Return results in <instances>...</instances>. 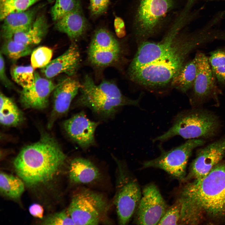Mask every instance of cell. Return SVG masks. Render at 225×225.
I'll return each instance as SVG.
<instances>
[{
	"mask_svg": "<svg viewBox=\"0 0 225 225\" xmlns=\"http://www.w3.org/2000/svg\"><path fill=\"white\" fill-rule=\"evenodd\" d=\"M71 77L59 81L53 91V114L61 115L67 113L71 103L77 95L81 84Z\"/></svg>",
	"mask_w": 225,
	"mask_h": 225,
	"instance_id": "obj_17",
	"label": "cell"
},
{
	"mask_svg": "<svg viewBox=\"0 0 225 225\" xmlns=\"http://www.w3.org/2000/svg\"><path fill=\"white\" fill-rule=\"evenodd\" d=\"M43 225H75L67 211L64 210L51 215L42 222Z\"/></svg>",
	"mask_w": 225,
	"mask_h": 225,
	"instance_id": "obj_35",
	"label": "cell"
},
{
	"mask_svg": "<svg viewBox=\"0 0 225 225\" xmlns=\"http://www.w3.org/2000/svg\"><path fill=\"white\" fill-rule=\"evenodd\" d=\"M48 25L45 16H37L32 24L25 30L15 34V41L31 46L39 43L47 32Z\"/></svg>",
	"mask_w": 225,
	"mask_h": 225,
	"instance_id": "obj_22",
	"label": "cell"
},
{
	"mask_svg": "<svg viewBox=\"0 0 225 225\" xmlns=\"http://www.w3.org/2000/svg\"><path fill=\"white\" fill-rule=\"evenodd\" d=\"M178 199L181 204V219L186 222L195 224L204 214L225 218V161L204 177L186 185Z\"/></svg>",
	"mask_w": 225,
	"mask_h": 225,
	"instance_id": "obj_1",
	"label": "cell"
},
{
	"mask_svg": "<svg viewBox=\"0 0 225 225\" xmlns=\"http://www.w3.org/2000/svg\"><path fill=\"white\" fill-rule=\"evenodd\" d=\"M211 41L204 31L179 34L170 49L158 59L128 72L132 81L146 87L155 88L171 82L193 50Z\"/></svg>",
	"mask_w": 225,
	"mask_h": 225,
	"instance_id": "obj_2",
	"label": "cell"
},
{
	"mask_svg": "<svg viewBox=\"0 0 225 225\" xmlns=\"http://www.w3.org/2000/svg\"><path fill=\"white\" fill-rule=\"evenodd\" d=\"M41 0H0V19L8 15L25 11Z\"/></svg>",
	"mask_w": 225,
	"mask_h": 225,
	"instance_id": "obj_30",
	"label": "cell"
},
{
	"mask_svg": "<svg viewBox=\"0 0 225 225\" xmlns=\"http://www.w3.org/2000/svg\"><path fill=\"white\" fill-rule=\"evenodd\" d=\"M195 58L197 64V73L190 98L194 106L202 104L216 95L217 87L214 76L208 58L199 52Z\"/></svg>",
	"mask_w": 225,
	"mask_h": 225,
	"instance_id": "obj_11",
	"label": "cell"
},
{
	"mask_svg": "<svg viewBox=\"0 0 225 225\" xmlns=\"http://www.w3.org/2000/svg\"><path fill=\"white\" fill-rule=\"evenodd\" d=\"M23 180L11 174L1 172L0 174V191L4 196L12 199H17L24 191Z\"/></svg>",
	"mask_w": 225,
	"mask_h": 225,
	"instance_id": "obj_25",
	"label": "cell"
},
{
	"mask_svg": "<svg viewBox=\"0 0 225 225\" xmlns=\"http://www.w3.org/2000/svg\"><path fill=\"white\" fill-rule=\"evenodd\" d=\"M140 100H132L125 97L121 98L80 96L77 102L78 106L89 108L96 114L102 117L112 116L120 108L126 105L138 106Z\"/></svg>",
	"mask_w": 225,
	"mask_h": 225,
	"instance_id": "obj_16",
	"label": "cell"
},
{
	"mask_svg": "<svg viewBox=\"0 0 225 225\" xmlns=\"http://www.w3.org/2000/svg\"><path fill=\"white\" fill-rule=\"evenodd\" d=\"M89 48L100 49H121L117 40L108 31L102 28L95 32Z\"/></svg>",
	"mask_w": 225,
	"mask_h": 225,
	"instance_id": "obj_27",
	"label": "cell"
},
{
	"mask_svg": "<svg viewBox=\"0 0 225 225\" xmlns=\"http://www.w3.org/2000/svg\"><path fill=\"white\" fill-rule=\"evenodd\" d=\"M121 49L102 50L89 48L88 57L90 62L97 66L111 65L119 59Z\"/></svg>",
	"mask_w": 225,
	"mask_h": 225,
	"instance_id": "obj_26",
	"label": "cell"
},
{
	"mask_svg": "<svg viewBox=\"0 0 225 225\" xmlns=\"http://www.w3.org/2000/svg\"><path fill=\"white\" fill-rule=\"evenodd\" d=\"M217 116L210 111L193 108L179 113L167 132L153 139L164 142L176 136L186 139L208 138L217 134L220 126Z\"/></svg>",
	"mask_w": 225,
	"mask_h": 225,
	"instance_id": "obj_4",
	"label": "cell"
},
{
	"mask_svg": "<svg viewBox=\"0 0 225 225\" xmlns=\"http://www.w3.org/2000/svg\"><path fill=\"white\" fill-rule=\"evenodd\" d=\"M181 205L178 199L168 208L158 225H178L180 220Z\"/></svg>",
	"mask_w": 225,
	"mask_h": 225,
	"instance_id": "obj_34",
	"label": "cell"
},
{
	"mask_svg": "<svg viewBox=\"0 0 225 225\" xmlns=\"http://www.w3.org/2000/svg\"><path fill=\"white\" fill-rule=\"evenodd\" d=\"M99 123L88 119L82 112L64 121L63 127L69 137L82 148L95 143L94 134Z\"/></svg>",
	"mask_w": 225,
	"mask_h": 225,
	"instance_id": "obj_13",
	"label": "cell"
},
{
	"mask_svg": "<svg viewBox=\"0 0 225 225\" xmlns=\"http://www.w3.org/2000/svg\"><path fill=\"white\" fill-rule=\"evenodd\" d=\"M52 50L46 46H40L31 53V65L34 68H42L51 61L52 56Z\"/></svg>",
	"mask_w": 225,
	"mask_h": 225,
	"instance_id": "obj_33",
	"label": "cell"
},
{
	"mask_svg": "<svg viewBox=\"0 0 225 225\" xmlns=\"http://www.w3.org/2000/svg\"><path fill=\"white\" fill-rule=\"evenodd\" d=\"M80 61L78 48L77 45L73 43L63 54L51 60L47 65L42 68L41 71L49 79L61 73L72 76L76 72Z\"/></svg>",
	"mask_w": 225,
	"mask_h": 225,
	"instance_id": "obj_15",
	"label": "cell"
},
{
	"mask_svg": "<svg viewBox=\"0 0 225 225\" xmlns=\"http://www.w3.org/2000/svg\"><path fill=\"white\" fill-rule=\"evenodd\" d=\"M80 7L78 0H55L51 13L55 22L72 11Z\"/></svg>",
	"mask_w": 225,
	"mask_h": 225,
	"instance_id": "obj_32",
	"label": "cell"
},
{
	"mask_svg": "<svg viewBox=\"0 0 225 225\" xmlns=\"http://www.w3.org/2000/svg\"><path fill=\"white\" fill-rule=\"evenodd\" d=\"M34 68L31 65L15 66L11 69V74L12 79L22 89L31 87L35 78Z\"/></svg>",
	"mask_w": 225,
	"mask_h": 225,
	"instance_id": "obj_29",
	"label": "cell"
},
{
	"mask_svg": "<svg viewBox=\"0 0 225 225\" xmlns=\"http://www.w3.org/2000/svg\"><path fill=\"white\" fill-rule=\"evenodd\" d=\"M69 176L71 182L75 184H86L94 182L100 178L99 170L90 161L77 158L70 162Z\"/></svg>",
	"mask_w": 225,
	"mask_h": 225,
	"instance_id": "obj_19",
	"label": "cell"
},
{
	"mask_svg": "<svg viewBox=\"0 0 225 225\" xmlns=\"http://www.w3.org/2000/svg\"><path fill=\"white\" fill-rule=\"evenodd\" d=\"M118 166L113 202L119 224L125 225L135 213L142 192L137 181L127 175L118 163Z\"/></svg>",
	"mask_w": 225,
	"mask_h": 225,
	"instance_id": "obj_8",
	"label": "cell"
},
{
	"mask_svg": "<svg viewBox=\"0 0 225 225\" xmlns=\"http://www.w3.org/2000/svg\"><path fill=\"white\" fill-rule=\"evenodd\" d=\"M56 86L49 79L42 77L35 72L33 85L29 88L22 89L21 91V102L26 108L43 109L47 106L49 96Z\"/></svg>",
	"mask_w": 225,
	"mask_h": 225,
	"instance_id": "obj_14",
	"label": "cell"
},
{
	"mask_svg": "<svg viewBox=\"0 0 225 225\" xmlns=\"http://www.w3.org/2000/svg\"><path fill=\"white\" fill-rule=\"evenodd\" d=\"M197 64L195 57L185 63L171 82V86L182 92L192 88L196 78Z\"/></svg>",
	"mask_w": 225,
	"mask_h": 225,
	"instance_id": "obj_23",
	"label": "cell"
},
{
	"mask_svg": "<svg viewBox=\"0 0 225 225\" xmlns=\"http://www.w3.org/2000/svg\"><path fill=\"white\" fill-rule=\"evenodd\" d=\"M0 122L2 125L8 126H16L23 120L21 111L10 98L2 92L0 94Z\"/></svg>",
	"mask_w": 225,
	"mask_h": 225,
	"instance_id": "obj_24",
	"label": "cell"
},
{
	"mask_svg": "<svg viewBox=\"0 0 225 225\" xmlns=\"http://www.w3.org/2000/svg\"><path fill=\"white\" fill-rule=\"evenodd\" d=\"M56 22V29L72 40L76 39L82 36L87 26L81 8L68 13Z\"/></svg>",
	"mask_w": 225,
	"mask_h": 225,
	"instance_id": "obj_20",
	"label": "cell"
},
{
	"mask_svg": "<svg viewBox=\"0 0 225 225\" xmlns=\"http://www.w3.org/2000/svg\"><path fill=\"white\" fill-rule=\"evenodd\" d=\"M0 79L3 84L6 88H10L12 84L7 77L6 72V68L3 54L0 52Z\"/></svg>",
	"mask_w": 225,
	"mask_h": 225,
	"instance_id": "obj_37",
	"label": "cell"
},
{
	"mask_svg": "<svg viewBox=\"0 0 225 225\" xmlns=\"http://www.w3.org/2000/svg\"><path fill=\"white\" fill-rule=\"evenodd\" d=\"M225 156V137L212 142L197 151L189 174L184 179H202L206 176Z\"/></svg>",
	"mask_w": 225,
	"mask_h": 225,
	"instance_id": "obj_12",
	"label": "cell"
},
{
	"mask_svg": "<svg viewBox=\"0 0 225 225\" xmlns=\"http://www.w3.org/2000/svg\"><path fill=\"white\" fill-rule=\"evenodd\" d=\"M208 59L216 79L225 86V51L218 49L212 52Z\"/></svg>",
	"mask_w": 225,
	"mask_h": 225,
	"instance_id": "obj_31",
	"label": "cell"
},
{
	"mask_svg": "<svg viewBox=\"0 0 225 225\" xmlns=\"http://www.w3.org/2000/svg\"><path fill=\"white\" fill-rule=\"evenodd\" d=\"M168 208L156 185L148 184L142 190L134 222L138 225L158 224Z\"/></svg>",
	"mask_w": 225,
	"mask_h": 225,
	"instance_id": "obj_10",
	"label": "cell"
},
{
	"mask_svg": "<svg viewBox=\"0 0 225 225\" xmlns=\"http://www.w3.org/2000/svg\"><path fill=\"white\" fill-rule=\"evenodd\" d=\"M205 142L202 138L190 139L170 150H162L158 157L144 162L142 168L161 169L178 180H184L188 162L192 151Z\"/></svg>",
	"mask_w": 225,
	"mask_h": 225,
	"instance_id": "obj_7",
	"label": "cell"
},
{
	"mask_svg": "<svg viewBox=\"0 0 225 225\" xmlns=\"http://www.w3.org/2000/svg\"></svg>",
	"mask_w": 225,
	"mask_h": 225,
	"instance_id": "obj_40",
	"label": "cell"
},
{
	"mask_svg": "<svg viewBox=\"0 0 225 225\" xmlns=\"http://www.w3.org/2000/svg\"><path fill=\"white\" fill-rule=\"evenodd\" d=\"M79 91L80 95L82 96L112 98L125 97L114 84L104 81L97 85L92 79L88 75L85 77Z\"/></svg>",
	"mask_w": 225,
	"mask_h": 225,
	"instance_id": "obj_21",
	"label": "cell"
},
{
	"mask_svg": "<svg viewBox=\"0 0 225 225\" xmlns=\"http://www.w3.org/2000/svg\"><path fill=\"white\" fill-rule=\"evenodd\" d=\"M66 157L56 141L44 135L38 142L23 148L15 159V170L24 183L35 186L52 180Z\"/></svg>",
	"mask_w": 225,
	"mask_h": 225,
	"instance_id": "obj_3",
	"label": "cell"
},
{
	"mask_svg": "<svg viewBox=\"0 0 225 225\" xmlns=\"http://www.w3.org/2000/svg\"><path fill=\"white\" fill-rule=\"evenodd\" d=\"M183 22L177 18L167 34L158 42L142 41L130 63V72L158 59L170 49L179 35Z\"/></svg>",
	"mask_w": 225,
	"mask_h": 225,
	"instance_id": "obj_9",
	"label": "cell"
},
{
	"mask_svg": "<svg viewBox=\"0 0 225 225\" xmlns=\"http://www.w3.org/2000/svg\"><path fill=\"white\" fill-rule=\"evenodd\" d=\"M29 211L30 214L34 217L40 218L43 217V209L40 204L33 203L29 207Z\"/></svg>",
	"mask_w": 225,
	"mask_h": 225,
	"instance_id": "obj_39",
	"label": "cell"
},
{
	"mask_svg": "<svg viewBox=\"0 0 225 225\" xmlns=\"http://www.w3.org/2000/svg\"><path fill=\"white\" fill-rule=\"evenodd\" d=\"M174 3V0H138L134 17L138 38L144 39L155 34Z\"/></svg>",
	"mask_w": 225,
	"mask_h": 225,
	"instance_id": "obj_6",
	"label": "cell"
},
{
	"mask_svg": "<svg viewBox=\"0 0 225 225\" xmlns=\"http://www.w3.org/2000/svg\"><path fill=\"white\" fill-rule=\"evenodd\" d=\"M1 52L12 60H17L31 54V46L17 42L12 38L5 39Z\"/></svg>",
	"mask_w": 225,
	"mask_h": 225,
	"instance_id": "obj_28",
	"label": "cell"
},
{
	"mask_svg": "<svg viewBox=\"0 0 225 225\" xmlns=\"http://www.w3.org/2000/svg\"><path fill=\"white\" fill-rule=\"evenodd\" d=\"M109 208L102 194L82 188L72 196L67 211L75 225H98L105 222Z\"/></svg>",
	"mask_w": 225,
	"mask_h": 225,
	"instance_id": "obj_5",
	"label": "cell"
},
{
	"mask_svg": "<svg viewBox=\"0 0 225 225\" xmlns=\"http://www.w3.org/2000/svg\"><path fill=\"white\" fill-rule=\"evenodd\" d=\"M115 31L119 38L123 37L126 34L125 25L123 20L120 17H116L114 20Z\"/></svg>",
	"mask_w": 225,
	"mask_h": 225,
	"instance_id": "obj_38",
	"label": "cell"
},
{
	"mask_svg": "<svg viewBox=\"0 0 225 225\" xmlns=\"http://www.w3.org/2000/svg\"><path fill=\"white\" fill-rule=\"evenodd\" d=\"M110 0H90L89 8L92 15H98L107 10Z\"/></svg>",
	"mask_w": 225,
	"mask_h": 225,
	"instance_id": "obj_36",
	"label": "cell"
},
{
	"mask_svg": "<svg viewBox=\"0 0 225 225\" xmlns=\"http://www.w3.org/2000/svg\"><path fill=\"white\" fill-rule=\"evenodd\" d=\"M40 6L24 11L10 14L3 20L1 34L5 39L12 38L14 35L28 28L32 23Z\"/></svg>",
	"mask_w": 225,
	"mask_h": 225,
	"instance_id": "obj_18",
	"label": "cell"
}]
</instances>
